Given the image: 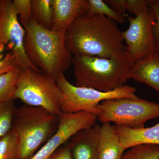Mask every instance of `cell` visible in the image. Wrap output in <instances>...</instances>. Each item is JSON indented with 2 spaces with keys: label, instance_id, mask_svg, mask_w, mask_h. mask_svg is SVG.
Wrapping results in <instances>:
<instances>
[{
  "label": "cell",
  "instance_id": "25",
  "mask_svg": "<svg viewBox=\"0 0 159 159\" xmlns=\"http://www.w3.org/2000/svg\"><path fill=\"white\" fill-rule=\"evenodd\" d=\"M148 6L152 9L156 17L152 28V33L155 41L154 53L159 54V1L151 0Z\"/></svg>",
  "mask_w": 159,
  "mask_h": 159
},
{
  "label": "cell",
  "instance_id": "1",
  "mask_svg": "<svg viewBox=\"0 0 159 159\" xmlns=\"http://www.w3.org/2000/svg\"><path fill=\"white\" fill-rule=\"evenodd\" d=\"M122 32L105 16L85 13L67 29L66 45L74 56L110 58L125 50Z\"/></svg>",
  "mask_w": 159,
  "mask_h": 159
},
{
  "label": "cell",
  "instance_id": "13",
  "mask_svg": "<svg viewBox=\"0 0 159 159\" xmlns=\"http://www.w3.org/2000/svg\"><path fill=\"white\" fill-rule=\"evenodd\" d=\"M113 127L125 149L141 144L159 145V123L148 128L132 129L116 125Z\"/></svg>",
  "mask_w": 159,
  "mask_h": 159
},
{
  "label": "cell",
  "instance_id": "14",
  "mask_svg": "<svg viewBox=\"0 0 159 159\" xmlns=\"http://www.w3.org/2000/svg\"><path fill=\"white\" fill-rule=\"evenodd\" d=\"M128 77L147 84L159 94V54L154 53L150 57L134 63Z\"/></svg>",
  "mask_w": 159,
  "mask_h": 159
},
{
  "label": "cell",
  "instance_id": "20",
  "mask_svg": "<svg viewBox=\"0 0 159 159\" xmlns=\"http://www.w3.org/2000/svg\"><path fill=\"white\" fill-rule=\"evenodd\" d=\"M130 148L121 159H159V145L141 144Z\"/></svg>",
  "mask_w": 159,
  "mask_h": 159
},
{
  "label": "cell",
  "instance_id": "8",
  "mask_svg": "<svg viewBox=\"0 0 159 159\" xmlns=\"http://www.w3.org/2000/svg\"><path fill=\"white\" fill-rule=\"evenodd\" d=\"M126 17L129 27L122 32L125 51L135 62L150 57L155 52L152 28L156 17L153 10L148 6L135 17Z\"/></svg>",
  "mask_w": 159,
  "mask_h": 159
},
{
  "label": "cell",
  "instance_id": "17",
  "mask_svg": "<svg viewBox=\"0 0 159 159\" xmlns=\"http://www.w3.org/2000/svg\"><path fill=\"white\" fill-rule=\"evenodd\" d=\"M22 71V69L19 68L0 75V103L15 99V92Z\"/></svg>",
  "mask_w": 159,
  "mask_h": 159
},
{
  "label": "cell",
  "instance_id": "21",
  "mask_svg": "<svg viewBox=\"0 0 159 159\" xmlns=\"http://www.w3.org/2000/svg\"><path fill=\"white\" fill-rule=\"evenodd\" d=\"M16 108L14 99L0 103V139L11 130Z\"/></svg>",
  "mask_w": 159,
  "mask_h": 159
},
{
  "label": "cell",
  "instance_id": "7",
  "mask_svg": "<svg viewBox=\"0 0 159 159\" xmlns=\"http://www.w3.org/2000/svg\"><path fill=\"white\" fill-rule=\"evenodd\" d=\"M97 119L114 122L116 125L132 129L144 128L145 122L159 117V104L145 99L129 98L103 100L97 106Z\"/></svg>",
  "mask_w": 159,
  "mask_h": 159
},
{
  "label": "cell",
  "instance_id": "6",
  "mask_svg": "<svg viewBox=\"0 0 159 159\" xmlns=\"http://www.w3.org/2000/svg\"><path fill=\"white\" fill-rule=\"evenodd\" d=\"M62 93L56 79L41 71L22 70L14 99H18L26 105L44 109L59 116Z\"/></svg>",
  "mask_w": 159,
  "mask_h": 159
},
{
  "label": "cell",
  "instance_id": "23",
  "mask_svg": "<svg viewBox=\"0 0 159 159\" xmlns=\"http://www.w3.org/2000/svg\"><path fill=\"white\" fill-rule=\"evenodd\" d=\"M5 49V45L0 43V75L20 68L17 58L12 51L3 55L2 53Z\"/></svg>",
  "mask_w": 159,
  "mask_h": 159
},
{
  "label": "cell",
  "instance_id": "10",
  "mask_svg": "<svg viewBox=\"0 0 159 159\" xmlns=\"http://www.w3.org/2000/svg\"><path fill=\"white\" fill-rule=\"evenodd\" d=\"M97 117L85 111L62 114L55 133L30 159H48L79 131L96 125Z\"/></svg>",
  "mask_w": 159,
  "mask_h": 159
},
{
  "label": "cell",
  "instance_id": "4",
  "mask_svg": "<svg viewBox=\"0 0 159 159\" xmlns=\"http://www.w3.org/2000/svg\"><path fill=\"white\" fill-rule=\"evenodd\" d=\"M59 116L41 107L16 108L11 129L16 137L18 159H30L57 130Z\"/></svg>",
  "mask_w": 159,
  "mask_h": 159
},
{
  "label": "cell",
  "instance_id": "12",
  "mask_svg": "<svg viewBox=\"0 0 159 159\" xmlns=\"http://www.w3.org/2000/svg\"><path fill=\"white\" fill-rule=\"evenodd\" d=\"M54 21L52 30L66 32L73 22L85 14L89 7L88 0H53Z\"/></svg>",
  "mask_w": 159,
  "mask_h": 159
},
{
  "label": "cell",
  "instance_id": "26",
  "mask_svg": "<svg viewBox=\"0 0 159 159\" xmlns=\"http://www.w3.org/2000/svg\"><path fill=\"white\" fill-rule=\"evenodd\" d=\"M48 159H73L70 148L68 143L61 146Z\"/></svg>",
  "mask_w": 159,
  "mask_h": 159
},
{
  "label": "cell",
  "instance_id": "11",
  "mask_svg": "<svg viewBox=\"0 0 159 159\" xmlns=\"http://www.w3.org/2000/svg\"><path fill=\"white\" fill-rule=\"evenodd\" d=\"M101 125L79 131L68 142L73 159H98V145Z\"/></svg>",
  "mask_w": 159,
  "mask_h": 159
},
{
  "label": "cell",
  "instance_id": "19",
  "mask_svg": "<svg viewBox=\"0 0 159 159\" xmlns=\"http://www.w3.org/2000/svg\"><path fill=\"white\" fill-rule=\"evenodd\" d=\"M89 7L86 13L90 15L105 16L116 22L123 24L125 21L127 14L124 15L112 9L102 0H88Z\"/></svg>",
  "mask_w": 159,
  "mask_h": 159
},
{
  "label": "cell",
  "instance_id": "27",
  "mask_svg": "<svg viewBox=\"0 0 159 159\" xmlns=\"http://www.w3.org/2000/svg\"></svg>",
  "mask_w": 159,
  "mask_h": 159
},
{
  "label": "cell",
  "instance_id": "18",
  "mask_svg": "<svg viewBox=\"0 0 159 159\" xmlns=\"http://www.w3.org/2000/svg\"><path fill=\"white\" fill-rule=\"evenodd\" d=\"M112 9L124 15L125 11L136 16L145 10L149 6L151 0H105Z\"/></svg>",
  "mask_w": 159,
  "mask_h": 159
},
{
  "label": "cell",
  "instance_id": "2",
  "mask_svg": "<svg viewBox=\"0 0 159 159\" xmlns=\"http://www.w3.org/2000/svg\"><path fill=\"white\" fill-rule=\"evenodd\" d=\"M24 28V48L34 66L55 79L69 68L73 57L66 47V32L45 29L31 20Z\"/></svg>",
  "mask_w": 159,
  "mask_h": 159
},
{
  "label": "cell",
  "instance_id": "24",
  "mask_svg": "<svg viewBox=\"0 0 159 159\" xmlns=\"http://www.w3.org/2000/svg\"><path fill=\"white\" fill-rule=\"evenodd\" d=\"M12 2L24 27L31 20V0H13Z\"/></svg>",
  "mask_w": 159,
  "mask_h": 159
},
{
  "label": "cell",
  "instance_id": "5",
  "mask_svg": "<svg viewBox=\"0 0 159 159\" xmlns=\"http://www.w3.org/2000/svg\"><path fill=\"white\" fill-rule=\"evenodd\" d=\"M56 81L62 95L61 111L65 113L85 111L98 117L100 111L97 108V106L103 100L125 98L136 100L140 99L135 95L136 88L127 84L113 91L104 92L73 85L66 79L63 73L56 78Z\"/></svg>",
  "mask_w": 159,
  "mask_h": 159
},
{
  "label": "cell",
  "instance_id": "22",
  "mask_svg": "<svg viewBox=\"0 0 159 159\" xmlns=\"http://www.w3.org/2000/svg\"><path fill=\"white\" fill-rule=\"evenodd\" d=\"M0 159H18V145L13 131L0 139Z\"/></svg>",
  "mask_w": 159,
  "mask_h": 159
},
{
  "label": "cell",
  "instance_id": "9",
  "mask_svg": "<svg viewBox=\"0 0 159 159\" xmlns=\"http://www.w3.org/2000/svg\"><path fill=\"white\" fill-rule=\"evenodd\" d=\"M11 0H0V43L12 51L23 70L41 71L34 66L24 48L26 31L21 25Z\"/></svg>",
  "mask_w": 159,
  "mask_h": 159
},
{
  "label": "cell",
  "instance_id": "15",
  "mask_svg": "<svg viewBox=\"0 0 159 159\" xmlns=\"http://www.w3.org/2000/svg\"><path fill=\"white\" fill-rule=\"evenodd\" d=\"M125 149L109 122H102L100 127L98 159H121Z\"/></svg>",
  "mask_w": 159,
  "mask_h": 159
},
{
  "label": "cell",
  "instance_id": "3",
  "mask_svg": "<svg viewBox=\"0 0 159 159\" xmlns=\"http://www.w3.org/2000/svg\"><path fill=\"white\" fill-rule=\"evenodd\" d=\"M134 62L125 50L110 58L74 56L75 86L104 92L114 90L125 85Z\"/></svg>",
  "mask_w": 159,
  "mask_h": 159
},
{
  "label": "cell",
  "instance_id": "16",
  "mask_svg": "<svg viewBox=\"0 0 159 159\" xmlns=\"http://www.w3.org/2000/svg\"><path fill=\"white\" fill-rule=\"evenodd\" d=\"M54 14L53 0H31V20L37 25L52 30Z\"/></svg>",
  "mask_w": 159,
  "mask_h": 159
}]
</instances>
